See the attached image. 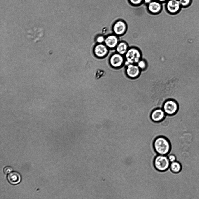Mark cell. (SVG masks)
<instances>
[{
  "label": "cell",
  "instance_id": "obj_1",
  "mask_svg": "<svg viewBox=\"0 0 199 199\" xmlns=\"http://www.w3.org/2000/svg\"><path fill=\"white\" fill-rule=\"evenodd\" d=\"M153 147L158 154L166 155L170 152L171 145L169 140L163 136L156 137L153 141Z\"/></svg>",
  "mask_w": 199,
  "mask_h": 199
},
{
  "label": "cell",
  "instance_id": "obj_2",
  "mask_svg": "<svg viewBox=\"0 0 199 199\" xmlns=\"http://www.w3.org/2000/svg\"><path fill=\"white\" fill-rule=\"evenodd\" d=\"M170 162L166 155L158 154L154 158L153 164L155 168L158 171L164 172L170 167Z\"/></svg>",
  "mask_w": 199,
  "mask_h": 199
},
{
  "label": "cell",
  "instance_id": "obj_3",
  "mask_svg": "<svg viewBox=\"0 0 199 199\" xmlns=\"http://www.w3.org/2000/svg\"><path fill=\"white\" fill-rule=\"evenodd\" d=\"M124 55V64L126 66L129 64H137L141 59L140 51L135 47L129 48Z\"/></svg>",
  "mask_w": 199,
  "mask_h": 199
},
{
  "label": "cell",
  "instance_id": "obj_4",
  "mask_svg": "<svg viewBox=\"0 0 199 199\" xmlns=\"http://www.w3.org/2000/svg\"><path fill=\"white\" fill-rule=\"evenodd\" d=\"M178 109L177 103L174 101L167 100L163 103V110L168 115H171L175 114L177 111Z\"/></svg>",
  "mask_w": 199,
  "mask_h": 199
},
{
  "label": "cell",
  "instance_id": "obj_5",
  "mask_svg": "<svg viewBox=\"0 0 199 199\" xmlns=\"http://www.w3.org/2000/svg\"><path fill=\"white\" fill-rule=\"evenodd\" d=\"M124 57L118 53L112 54L109 59L110 65L113 67L117 68L121 67L124 64Z\"/></svg>",
  "mask_w": 199,
  "mask_h": 199
},
{
  "label": "cell",
  "instance_id": "obj_6",
  "mask_svg": "<svg viewBox=\"0 0 199 199\" xmlns=\"http://www.w3.org/2000/svg\"><path fill=\"white\" fill-rule=\"evenodd\" d=\"M141 70L137 64H129L126 65L125 73L126 75L131 78H135L140 74Z\"/></svg>",
  "mask_w": 199,
  "mask_h": 199
},
{
  "label": "cell",
  "instance_id": "obj_7",
  "mask_svg": "<svg viewBox=\"0 0 199 199\" xmlns=\"http://www.w3.org/2000/svg\"><path fill=\"white\" fill-rule=\"evenodd\" d=\"M127 29V26L126 23L121 20H119L116 21L112 27V29L114 33L118 36L123 35L126 32Z\"/></svg>",
  "mask_w": 199,
  "mask_h": 199
},
{
  "label": "cell",
  "instance_id": "obj_8",
  "mask_svg": "<svg viewBox=\"0 0 199 199\" xmlns=\"http://www.w3.org/2000/svg\"><path fill=\"white\" fill-rule=\"evenodd\" d=\"M181 6L178 0H168L166 4L168 11L171 14H175L179 10Z\"/></svg>",
  "mask_w": 199,
  "mask_h": 199
},
{
  "label": "cell",
  "instance_id": "obj_9",
  "mask_svg": "<svg viewBox=\"0 0 199 199\" xmlns=\"http://www.w3.org/2000/svg\"><path fill=\"white\" fill-rule=\"evenodd\" d=\"M93 52L96 57L99 58H102L107 54L108 49L107 47L105 45L100 43L95 46Z\"/></svg>",
  "mask_w": 199,
  "mask_h": 199
},
{
  "label": "cell",
  "instance_id": "obj_10",
  "mask_svg": "<svg viewBox=\"0 0 199 199\" xmlns=\"http://www.w3.org/2000/svg\"><path fill=\"white\" fill-rule=\"evenodd\" d=\"M162 8L161 3L156 0L152 1L147 5L149 11L152 14H156L159 13Z\"/></svg>",
  "mask_w": 199,
  "mask_h": 199
},
{
  "label": "cell",
  "instance_id": "obj_11",
  "mask_svg": "<svg viewBox=\"0 0 199 199\" xmlns=\"http://www.w3.org/2000/svg\"><path fill=\"white\" fill-rule=\"evenodd\" d=\"M118 39L115 35H111L108 36L104 41L105 45L110 48H112L117 46L118 43Z\"/></svg>",
  "mask_w": 199,
  "mask_h": 199
},
{
  "label": "cell",
  "instance_id": "obj_12",
  "mask_svg": "<svg viewBox=\"0 0 199 199\" xmlns=\"http://www.w3.org/2000/svg\"><path fill=\"white\" fill-rule=\"evenodd\" d=\"M165 112L161 109H156L152 112L151 117L154 122H159L162 120L165 116Z\"/></svg>",
  "mask_w": 199,
  "mask_h": 199
},
{
  "label": "cell",
  "instance_id": "obj_13",
  "mask_svg": "<svg viewBox=\"0 0 199 199\" xmlns=\"http://www.w3.org/2000/svg\"><path fill=\"white\" fill-rule=\"evenodd\" d=\"M9 182L13 184H18L21 180V177L18 173L13 172L10 173L7 176Z\"/></svg>",
  "mask_w": 199,
  "mask_h": 199
},
{
  "label": "cell",
  "instance_id": "obj_14",
  "mask_svg": "<svg viewBox=\"0 0 199 199\" xmlns=\"http://www.w3.org/2000/svg\"><path fill=\"white\" fill-rule=\"evenodd\" d=\"M129 48L127 43L125 41H122L118 44L116 50L117 53L123 55L125 54Z\"/></svg>",
  "mask_w": 199,
  "mask_h": 199
},
{
  "label": "cell",
  "instance_id": "obj_15",
  "mask_svg": "<svg viewBox=\"0 0 199 199\" xmlns=\"http://www.w3.org/2000/svg\"><path fill=\"white\" fill-rule=\"evenodd\" d=\"M169 168L172 172L177 174L181 171L182 167L181 164L179 162L175 161L170 163Z\"/></svg>",
  "mask_w": 199,
  "mask_h": 199
},
{
  "label": "cell",
  "instance_id": "obj_16",
  "mask_svg": "<svg viewBox=\"0 0 199 199\" xmlns=\"http://www.w3.org/2000/svg\"><path fill=\"white\" fill-rule=\"evenodd\" d=\"M137 65L141 70L145 69L147 67V64L144 60L142 59L138 63Z\"/></svg>",
  "mask_w": 199,
  "mask_h": 199
},
{
  "label": "cell",
  "instance_id": "obj_17",
  "mask_svg": "<svg viewBox=\"0 0 199 199\" xmlns=\"http://www.w3.org/2000/svg\"><path fill=\"white\" fill-rule=\"evenodd\" d=\"M181 6L186 7L189 5L191 0H178Z\"/></svg>",
  "mask_w": 199,
  "mask_h": 199
},
{
  "label": "cell",
  "instance_id": "obj_18",
  "mask_svg": "<svg viewBox=\"0 0 199 199\" xmlns=\"http://www.w3.org/2000/svg\"><path fill=\"white\" fill-rule=\"evenodd\" d=\"M143 0H129L130 2L134 5H138L140 4Z\"/></svg>",
  "mask_w": 199,
  "mask_h": 199
},
{
  "label": "cell",
  "instance_id": "obj_19",
  "mask_svg": "<svg viewBox=\"0 0 199 199\" xmlns=\"http://www.w3.org/2000/svg\"><path fill=\"white\" fill-rule=\"evenodd\" d=\"M13 170L12 168L10 166L5 167L3 170V171L6 174H9Z\"/></svg>",
  "mask_w": 199,
  "mask_h": 199
},
{
  "label": "cell",
  "instance_id": "obj_20",
  "mask_svg": "<svg viewBox=\"0 0 199 199\" xmlns=\"http://www.w3.org/2000/svg\"><path fill=\"white\" fill-rule=\"evenodd\" d=\"M105 38L102 36H98L96 38V41L100 43H102L104 42L105 40Z\"/></svg>",
  "mask_w": 199,
  "mask_h": 199
},
{
  "label": "cell",
  "instance_id": "obj_21",
  "mask_svg": "<svg viewBox=\"0 0 199 199\" xmlns=\"http://www.w3.org/2000/svg\"><path fill=\"white\" fill-rule=\"evenodd\" d=\"M168 157L170 163L176 161V157L174 154H170Z\"/></svg>",
  "mask_w": 199,
  "mask_h": 199
},
{
  "label": "cell",
  "instance_id": "obj_22",
  "mask_svg": "<svg viewBox=\"0 0 199 199\" xmlns=\"http://www.w3.org/2000/svg\"><path fill=\"white\" fill-rule=\"evenodd\" d=\"M143 1L145 3L148 4L152 1V0H143Z\"/></svg>",
  "mask_w": 199,
  "mask_h": 199
},
{
  "label": "cell",
  "instance_id": "obj_23",
  "mask_svg": "<svg viewBox=\"0 0 199 199\" xmlns=\"http://www.w3.org/2000/svg\"><path fill=\"white\" fill-rule=\"evenodd\" d=\"M155 0L159 2L160 3L164 2H165V1H167V0Z\"/></svg>",
  "mask_w": 199,
  "mask_h": 199
}]
</instances>
